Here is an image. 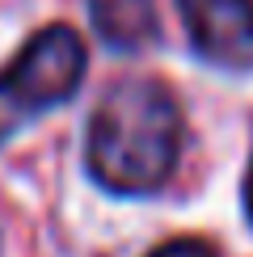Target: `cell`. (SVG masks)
I'll use <instances>...</instances> for the list:
<instances>
[{"mask_svg": "<svg viewBox=\"0 0 253 257\" xmlns=\"http://www.w3.org/2000/svg\"><path fill=\"white\" fill-rule=\"evenodd\" d=\"M182 105L169 84L126 76L101 93L84 131V165L110 194L161 190L182 156Z\"/></svg>", "mask_w": 253, "mask_h": 257, "instance_id": "obj_1", "label": "cell"}, {"mask_svg": "<svg viewBox=\"0 0 253 257\" xmlns=\"http://www.w3.org/2000/svg\"><path fill=\"white\" fill-rule=\"evenodd\" d=\"M84 76V38L72 26H47L0 72V144L21 122L63 105Z\"/></svg>", "mask_w": 253, "mask_h": 257, "instance_id": "obj_2", "label": "cell"}, {"mask_svg": "<svg viewBox=\"0 0 253 257\" xmlns=\"http://www.w3.org/2000/svg\"><path fill=\"white\" fill-rule=\"evenodd\" d=\"M190 47L224 72L253 68V0H177Z\"/></svg>", "mask_w": 253, "mask_h": 257, "instance_id": "obj_3", "label": "cell"}, {"mask_svg": "<svg viewBox=\"0 0 253 257\" xmlns=\"http://www.w3.org/2000/svg\"><path fill=\"white\" fill-rule=\"evenodd\" d=\"M89 17L97 38L114 51H144L161 34L152 0H89Z\"/></svg>", "mask_w": 253, "mask_h": 257, "instance_id": "obj_4", "label": "cell"}, {"mask_svg": "<svg viewBox=\"0 0 253 257\" xmlns=\"http://www.w3.org/2000/svg\"><path fill=\"white\" fill-rule=\"evenodd\" d=\"M148 257H215V249H211L207 240L182 236V240H169V244H161V249H156V253H148Z\"/></svg>", "mask_w": 253, "mask_h": 257, "instance_id": "obj_5", "label": "cell"}, {"mask_svg": "<svg viewBox=\"0 0 253 257\" xmlns=\"http://www.w3.org/2000/svg\"><path fill=\"white\" fill-rule=\"evenodd\" d=\"M245 215L253 223V160H249V173H245Z\"/></svg>", "mask_w": 253, "mask_h": 257, "instance_id": "obj_6", "label": "cell"}]
</instances>
